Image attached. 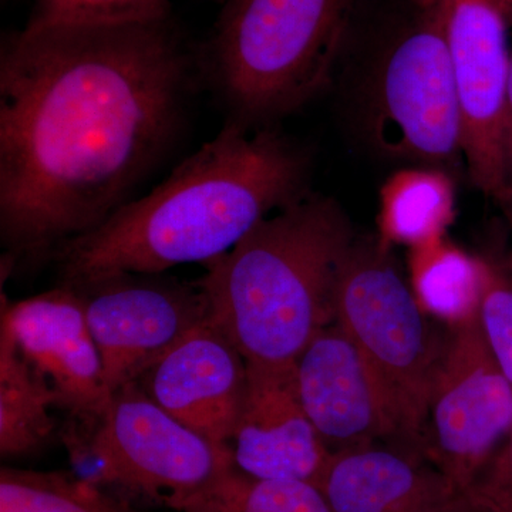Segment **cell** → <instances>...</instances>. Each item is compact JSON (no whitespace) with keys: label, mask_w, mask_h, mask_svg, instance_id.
Instances as JSON below:
<instances>
[{"label":"cell","mask_w":512,"mask_h":512,"mask_svg":"<svg viewBox=\"0 0 512 512\" xmlns=\"http://www.w3.org/2000/svg\"><path fill=\"white\" fill-rule=\"evenodd\" d=\"M170 16V0H33L25 28L150 22Z\"/></svg>","instance_id":"cell-21"},{"label":"cell","mask_w":512,"mask_h":512,"mask_svg":"<svg viewBox=\"0 0 512 512\" xmlns=\"http://www.w3.org/2000/svg\"><path fill=\"white\" fill-rule=\"evenodd\" d=\"M336 202L308 194L259 222L198 279L210 320L249 365H295L335 322L336 281L352 247Z\"/></svg>","instance_id":"cell-3"},{"label":"cell","mask_w":512,"mask_h":512,"mask_svg":"<svg viewBox=\"0 0 512 512\" xmlns=\"http://www.w3.org/2000/svg\"><path fill=\"white\" fill-rule=\"evenodd\" d=\"M456 191L440 168H406L380 191V241L412 247L443 238L454 218Z\"/></svg>","instance_id":"cell-17"},{"label":"cell","mask_w":512,"mask_h":512,"mask_svg":"<svg viewBox=\"0 0 512 512\" xmlns=\"http://www.w3.org/2000/svg\"><path fill=\"white\" fill-rule=\"evenodd\" d=\"M2 323L22 355L53 387L59 406L92 429L110 397L79 289L60 284L16 303L3 295Z\"/></svg>","instance_id":"cell-11"},{"label":"cell","mask_w":512,"mask_h":512,"mask_svg":"<svg viewBox=\"0 0 512 512\" xmlns=\"http://www.w3.org/2000/svg\"><path fill=\"white\" fill-rule=\"evenodd\" d=\"M247 365V387L229 443L235 468L258 480L318 487L332 453L303 409L295 365Z\"/></svg>","instance_id":"cell-14"},{"label":"cell","mask_w":512,"mask_h":512,"mask_svg":"<svg viewBox=\"0 0 512 512\" xmlns=\"http://www.w3.org/2000/svg\"><path fill=\"white\" fill-rule=\"evenodd\" d=\"M512 431V386L485 345L478 315L448 326L420 454L466 494Z\"/></svg>","instance_id":"cell-8"},{"label":"cell","mask_w":512,"mask_h":512,"mask_svg":"<svg viewBox=\"0 0 512 512\" xmlns=\"http://www.w3.org/2000/svg\"><path fill=\"white\" fill-rule=\"evenodd\" d=\"M478 323L485 345L512 386V278L491 266L478 309Z\"/></svg>","instance_id":"cell-22"},{"label":"cell","mask_w":512,"mask_h":512,"mask_svg":"<svg viewBox=\"0 0 512 512\" xmlns=\"http://www.w3.org/2000/svg\"><path fill=\"white\" fill-rule=\"evenodd\" d=\"M0 512L138 511L74 474L2 468Z\"/></svg>","instance_id":"cell-19"},{"label":"cell","mask_w":512,"mask_h":512,"mask_svg":"<svg viewBox=\"0 0 512 512\" xmlns=\"http://www.w3.org/2000/svg\"><path fill=\"white\" fill-rule=\"evenodd\" d=\"M73 286V285H70ZM111 394L140 377L175 343L210 318L197 282L163 274H123L77 285Z\"/></svg>","instance_id":"cell-10"},{"label":"cell","mask_w":512,"mask_h":512,"mask_svg":"<svg viewBox=\"0 0 512 512\" xmlns=\"http://www.w3.org/2000/svg\"><path fill=\"white\" fill-rule=\"evenodd\" d=\"M59 406L45 376L20 352L5 323L0 325V454L18 458L37 453L55 434L50 407Z\"/></svg>","instance_id":"cell-16"},{"label":"cell","mask_w":512,"mask_h":512,"mask_svg":"<svg viewBox=\"0 0 512 512\" xmlns=\"http://www.w3.org/2000/svg\"><path fill=\"white\" fill-rule=\"evenodd\" d=\"M178 512H332L319 487L302 481L258 480L232 468L185 501Z\"/></svg>","instance_id":"cell-20"},{"label":"cell","mask_w":512,"mask_h":512,"mask_svg":"<svg viewBox=\"0 0 512 512\" xmlns=\"http://www.w3.org/2000/svg\"><path fill=\"white\" fill-rule=\"evenodd\" d=\"M202 87L173 19L53 25L0 45L2 264L52 261L174 153Z\"/></svg>","instance_id":"cell-1"},{"label":"cell","mask_w":512,"mask_h":512,"mask_svg":"<svg viewBox=\"0 0 512 512\" xmlns=\"http://www.w3.org/2000/svg\"><path fill=\"white\" fill-rule=\"evenodd\" d=\"M461 117V154L471 181L504 198L512 188L505 154V104L511 52L495 0H437Z\"/></svg>","instance_id":"cell-9"},{"label":"cell","mask_w":512,"mask_h":512,"mask_svg":"<svg viewBox=\"0 0 512 512\" xmlns=\"http://www.w3.org/2000/svg\"><path fill=\"white\" fill-rule=\"evenodd\" d=\"M214 2L222 3V5H224V3L227 2V0H214Z\"/></svg>","instance_id":"cell-26"},{"label":"cell","mask_w":512,"mask_h":512,"mask_svg":"<svg viewBox=\"0 0 512 512\" xmlns=\"http://www.w3.org/2000/svg\"><path fill=\"white\" fill-rule=\"evenodd\" d=\"M86 444L67 439L73 457L86 454L82 480L113 485L171 510L207 490L234 468L231 447L205 439L158 406L137 382L111 394Z\"/></svg>","instance_id":"cell-6"},{"label":"cell","mask_w":512,"mask_h":512,"mask_svg":"<svg viewBox=\"0 0 512 512\" xmlns=\"http://www.w3.org/2000/svg\"><path fill=\"white\" fill-rule=\"evenodd\" d=\"M495 2L503 10L505 18H507L508 23L512 26V0H495Z\"/></svg>","instance_id":"cell-25"},{"label":"cell","mask_w":512,"mask_h":512,"mask_svg":"<svg viewBox=\"0 0 512 512\" xmlns=\"http://www.w3.org/2000/svg\"><path fill=\"white\" fill-rule=\"evenodd\" d=\"M293 367L303 409L330 453L396 439L376 376L335 322L320 330Z\"/></svg>","instance_id":"cell-12"},{"label":"cell","mask_w":512,"mask_h":512,"mask_svg":"<svg viewBox=\"0 0 512 512\" xmlns=\"http://www.w3.org/2000/svg\"><path fill=\"white\" fill-rule=\"evenodd\" d=\"M318 487L332 512H460L466 503L417 451L377 444L332 454Z\"/></svg>","instance_id":"cell-15"},{"label":"cell","mask_w":512,"mask_h":512,"mask_svg":"<svg viewBox=\"0 0 512 512\" xmlns=\"http://www.w3.org/2000/svg\"><path fill=\"white\" fill-rule=\"evenodd\" d=\"M464 497L481 512H512V431Z\"/></svg>","instance_id":"cell-23"},{"label":"cell","mask_w":512,"mask_h":512,"mask_svg":"<svg viewBox=\"0 0 512 512\" xmlns=\"http://www.w3.org/2000/svg\"><path fill=\"white\" fill-rule=\"evenodd\" d=\"M505 154L512 188V52L510 74H508L507 104H505Z\"/></svg>","instance_id":"cell-24"},{"label":"cell","mask_w":512,"mask_h":512,"mask_svg":"<svg viewBox=\"0 0 512 512\" xmlns=\"http://www.w3.org/2000/svg\"><path fill=\"white\" fill-rule=\"evenodd\" d=\"M335 323L372 369L396 439L420 453L427 407L446 348L382 241L353 242L336 281Z\"/></svg>","instance_id":"cell-5"},{"label":"cell","mask_w":512,"mask_h":512,"mask_svg":"<svg viewBox=\"0 0 512 512\" xmlns=\"http://www.w3.org/2000/svg\"><path fill=\"white\" fill-rule=\"evenodd\" d=\"M367 128L387 156L427 165L461 154V117L437 0H419L373 73Z\"/></svg>","instance_id":"cell-7"},{"label":"cell","mask_w":512,"mask_h":512,"mask_svg":"<svg viewBox=\"0 0 512 512\" xmlns=\"http://www.w3.org/2000/svg\"><path fill=\"white\" fill-rule=\"evenodd\" d=\"M490 266L443 238L413 248L412 289L421 308L448 326L476 318Z\"/></svg>","instance_id":"cell-18"},{"label":"cell","mask_w":512,"mask_h":512,"mask_svg":"<svg viewBox=\"0 0 512 512\" xmlns=\"http://www.w3.org/2000/svg\"><path fill=\"white\" fill-rule=\"evenodd\" d=\"M355 0H227L197 46L202 87L248 131L315 99L332 80Z\"/></svg>","instance_id":"cell-4"},{"label":"cell","mask_w":512,"mask_h":512,"mask_svg":"<svg viewBox=\"0 0 512 512\" xmlns=\"http://www.w3.org/2000/svg\"><path fill=\"white\" fill-rule=\"evenodd\" d=\"M247 370V360L208 318L137 383L185 426L229 447L244 400Z\"/></svg>","instance_id":"cell-13"},{"label":"cell","mask_w":512,"mask_h":512,"mask_svg":"<svg viewBox=\"0 0 512 512\" xmlns=\"http://www.w3.org/2000/svg\"><path fill=\"white\" fill-rule=\"evenodd\" d=\"M308 158L274 128L227 124L153 191L57 249L60 284L164 274L227 254L262 220L308 195Z\"/></svg>","instance_id":"cell-2"}]
</instances>
